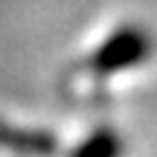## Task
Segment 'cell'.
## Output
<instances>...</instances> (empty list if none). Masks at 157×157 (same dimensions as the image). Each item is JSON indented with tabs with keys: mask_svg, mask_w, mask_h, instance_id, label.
Returning <instances> with one entry per match:
<instances>
[{
	"mask_svg": "<svg viewBox=\"0 0 157 157\" xmlns=\"http://www.w3.org/2000/svg\"><path fill=\"white\" fill-rule=\"evenodd\" d=\"M122 151H125L122 137L113 128H99L87 140L78 143L70 157H122Z\"/></svg>",
	"mask_w": 157,
	"mask_h": 157,
	"instance_id": "3957f363",
	"label": "cell"
},
{
	"mask_svg": "<svg viewBox=\"0 0 157 157\" xmlns=\"http://www.w3.org/2000/svg\"><path fill=\"white\" fill-rule=\"evenodd\" d=\"M0 148H12L21 154L44 157L56 151V137L50 131H35V128H17V125L0 122Z\"/></svg>",
	"mask_w": 157,
	"mask_h": 157,
	"instance_id": "7a4b0ae2",
	"label": "cell"
},
{
	"mask_svg": "<svg viewBox=\"0 0 157 157\" xmlns=\"http://www.w3.org/2000/svg\"><path fill=\"white\" fill-rule=\"evenodd\" d=\"M148 56H151V38H148V32L143 26H137V23H125V26L113 29L93 50L90 70L99 73V76L125 73V70L140 67Z\"/></svg>",
	"mask_w": 157,
	"mask_h": 157,
	"instance_id": "6da1fadb",
	"label": "cell"
}]
</instances>
